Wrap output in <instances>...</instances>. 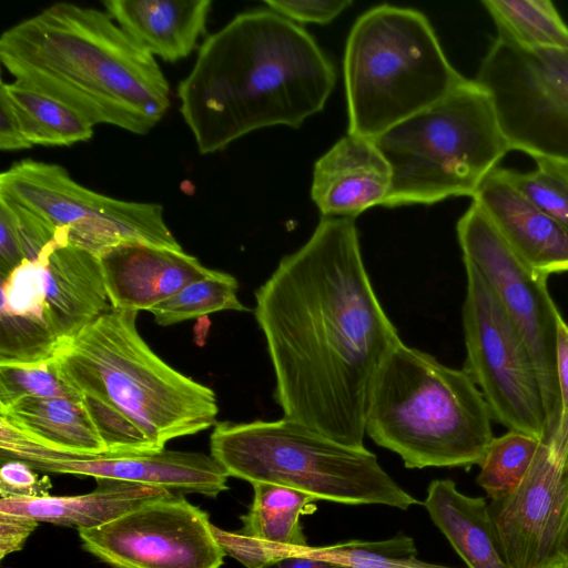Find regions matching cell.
Segmentation results:
<instances>
[{
	"label": "cell",
	"instance_id": "6da1fadb",
	"mask_svg": "<svg viewBox=\"0 0 568 568\" xmlns=\"http://www.w3.org/2000/svg\"><path fill=\"white\" fill-rule=\"evenodd\" d=\"M255 302L283 417L364 447L373 384L402 341L371 283L354 219L322 216Z\"/></svg>",
	"mask_w": 568,
	"mask_h": 568
},
{
	"label": "cell",
	"instance_id": "7a4b0ae2",
	"mask_svg": "<svg viewBox=\"0 0 568 568\" xmlns=\"http://www.w3.org/2000/svg\"><path fill=\"white\" fill-rule=\"evenodd\" d=\"M335 83L334 64L306 30L256 9L205 38L178 85L179 110L207 155L258 129L300 128L324 109Z\"/></svg>",
	"mask_w": 568,
	"mask_h": 568
},
{
	"label": "cell",
	"instance_id": "3957f363",
	"mask_svg": "<svg viewBox=\"0 0 568 568\" xmlns=\"http://www.w3.org/2000/svg\"><path fill=\"white\" fill-rule=\"evenodd\" d=\"M0 60L14 81L70 105L93 125L146 134L171 105L156 59L105 11L70 2L7 29Z\"/></svg>",
	"mask_w": 568,
	"mask_h": 568
},
{
	"label": "cell",
	"instance_id": "277c9868",
	"mask_svg": "<svg viewBox=\"0 0 568 568\" xmlns=\"http://www.w3.org/2000/svg\"><path fill=\"white\" fill-rule=\"evenodd\" d=\"M136 315L112 307L61 343L51 362L70 388L118 408L164 449L169 440L215 425L216 396L149 347Z\"/></svg>",
	"mask_w": 568,
	"mask_h": 568
},
{
	"label": "cell",
	"instance_id": "5b68a950",
	"mask_svg": "<svg viewBox=\"0 0 568 568\" xmlns=\"http://www.w3.org/2000/svg\"><path fill=\"white\" fill-rule=\"evenodd\" d=\"M486 400L464 369L399 342L369 396L365 434L406 468L480 465L494 439Z\"/></svg>",
	"mask_w": 568,
	"mask_h": 568
},
{
	"label": "cell",
	"instance_id": "8992f818",
	"mask_svg": "<svg viewBox=\"0 0 568 568\" xmlns=\"http://www.w3.org/2000/svg\"><path fill=\"white\" fill-rule=\"evenodd\" d=\"M348 134L375 139L434 105L464 78L422 12L381 4L364 12L346 41Z\"/></svg>",
	"mask_w": 568,
	"mask_h": 568
},
{
	"label": "cell",
	"instance_id": "52a82bcc",
	"mask_svg": "<svg viewBox=\"0 0 568 568\" xmlns=\"http://www.w3.org/2000/svg\"><path fill=\"white\" fill-rule=\"evenodd\" d=\"M373 141L392 169L386 207L473 197L511 151L489 93L469 79Z\"/></svg>",
	"mask_w": 568,
	"mask_h": 568
},
{
	"label": "cell",
	"instance_id": "ba28073f",
	"mask_svg": "<svg viewBox=\"0 0 568 568\" xmlns=\"http://www.w3.org/2000/svg\"><path fill=\"white\" fill-rule=\"evenodd\" d=\"M211 455L233 476L306 493L317 500L378 504L402 510L420 505L365 447H351L295 420L223 422L210 439Z\"/></svg>",
	"mask_w": 568,
	"mask_h": 568
},
{
	"label": "cell",
	"instance_id": "9c48e42d",
	"mask_svg": "<svg viewBox=\"0 0 568 568\" xmlns=\"http://www.w3.org/2000/svg\"><path fill=\"white\" fill-rule=\"evenodd\" d=\"M0 196L24 207L54 233L95 256L121 243L182 248L158 203L115 199L71 178L55 163L24 159L0 175Z\"/></svg>",
	"mask_w": 568,
	"mask_h": 568
},
{
	"label": "cell",
	"instance_id": "30bf717a",
	"mask_svg": "<svg viewBox=\"0 0 568 568\" xmlns=\"http://www.w3.org/2000/svg\"><path fill=\"white\" fill-rule=\"evenodd\" d=\"M475 81L511 150L568 164V48L526 49L496 37Z\"/></svg>",
	"mask_w": 568,
	"mask_h": 568
},
{
	"label": "cell",
	"instance_id": "8fae6325",
	"mask_svg": "<svg viewBox=\"0 0 568 568\" xmlns=\"http://www.w3.org/2000/svg\"><path fill=\"white\" fill-rule=\"evenodd\" d=\"M464 371L483 394L491 418L538 439L549 433L542 393L529 348L481 274L464 262Z\"/></svg>",
	"mask_w": 568,
	"mask_h": 568
},
{
	"label": "cell",
	"instance_id": "7c38bea8",
	"mask_svg": "<svg viewBox=\"0 0 568 568\" xmlns=\"http://www.w3.org/2000/svg\"><path fill=\"white\" fill-rule=\"evenodd\" d=\"M456 231L463 261L481 274L529 348L551 435L560 420L561 404L555 365L559 308L548 291V276L521 262L474 201L458 220Z\"/></svg>",
	"mask_w": 568,
	"mask_h": 568
},
{
	"label": "cell",
	"instance_id": "4fadbf2b",
	"mask_svg": "<svg viewBox=\"0 0 568 568\" xmlns=\"http://www.w3.org/2000/svg\"><path fill=\"white\" fill-rule=\"evenodd\" d=\"M212 526L205 511L172 494L79 536L112 568H220L225 552Z\"/></svg>",
	"mask_w": 568,
	"mask_h": 568
},
{
	"label": "cell",
	"instance_id": "5bb4252c",
	"mask_svg": "<svg viewBox=\"0 0 568 568\" xmlns=\"http://www.w3.org/2000/svg\"><path fill=\"white\" fill-rule=\"evenodd\" d=\"M0 459L21 460L39 471L142 483L173 494L209 497L227 489L230 477L212 455L166 449L140 454L72 453L48 446L1 419Z\"/></svg>",
	"mask_w": 568,
	"mask_h": 568
},
{
	"label": "cell",
	"instance_id": "9a60e30c",
	"mask_svg": "<svg viewBox=\"0 0 568 568\" xmlns=\"http://www.w3.org/2000/svg\"><path fill=\"white\" fill-rule=\"evenodd\" d=\"M568 412L540 440L523 483L510 496L491 500L489 511L513 568H541L558 556L567 493Z\"/></svg>",
	"mask_w": 568,
	"mask_h": 568
},
{
	"label": "cell",
	"instance_id": "2e32d148",
	"mask_svg": "<svg viewBox=\"0 0 568 568\" xmlns=\"http://www.w3.org/2000/svg\"><path fill=\"white\" fill-rule=\"evenodd\" d=\"M98 258L115 310L150 311L213 272L182 248L138 242L121 243Z\"/></svg>",
	"mask_w": 568,
	"mask_h": 568
},
{
	"label": "cell",
	"instance_id": "e0dca14e",
	"mask_svg": "<svg viewBox=\"0 0 568 568\" xmlns=\"http://www.w3.org/2000/svg\"><path fill=\"white\" fill-rule=\"evenodd\" d=\"M471 199L529 270L545 276L568 272V232L528 200L504 168L490 172Z\"/></svg>",
	"mask_w": 568,
	"mask_h": 568
},
{
	"label": "cell",
	"instance_id": "ac0fdd59",
	"mask_svg": "<svg viewBox=\"0 0 568 568\" xmlns=\"http://www.w3.org/2000/svg\"><path fill=\"white\" fill-rule=\"evenodd\" d=\"M44 278L45 320L58 346L112 308L98 256L68 242L63 231L38 256Z\"/></svg>",
	"mask_w": 568,
	"mask_h": 568
},
{
	"label": "cell",
	"instance_id": "d6986e66",
	"mask_svg": "<svg viewBox=\"0 0 568 568\" xmlns=\"http://www.w3.org/2000/svg\"><path fill=\"white\" fill-rule=\"evenodd\" d=\"M392 169L373 140L347 134L315 163L311 197L323 216L352 217L384 205Z\"/></svg>",
	"mask_w": 568,
	"mask_h": 568
},
{
	"label": "cell",
	"instance_id": "ffe728a7",
	"mask_svg": "<svg viewBox=\"0 0 568 568\" xmlns=\"http://www.w3.org/2000/svg\"><path fill=\"white\" fill-rule=\"evenodd\" d=\"M104 10L155 59L176 62L189 57L206 33L210 0H105Z\"/></svg>",
	"mask_w": 568,
	"mask_h": 568
},
{
	"label": "cell",
	"instance_id": "44dd1931",
	"mask_svg": "<svg viewBox=\"0 0 568 568\" xmlns=\"http://www.w3.org/2000/svg\"><path fill=\"white\" fill-rule=\"evenodd\" d=\"M93 491L79 496L1 498L0 513L78 529L95 528L173 493L142 483L97 478Z\"/></svg>",
	"mask_w": 568,
	"mask_h": 568
},
{
	"label": "cell",
	"instance_id": "7402d4cb",
	"mask_svg": "<svg viewBox=\"0 0 568 568\" xmlns=\"http://www.w3.org/2000/svg\"><path fill=\"white\" fill-rule=\"evenodd\" d=\"M423 505L467 568H513L483 497L460 493L452 479H435Z\"/></svg>",
	"mask_w": 568,
	"mask_h": 568
},
{
	"label": "cell",
	"instance_id": "603a6c76",
	"mask_svg": "<svg viewBox=\"0 0 568 568\" xmlns=\"http://www.w3.org/2000/svg\"><path fill=\"white\" fill-rule=\"evenodd\" d=\"M0 419L57 449L106 453L80 400L64 397H23L0 407Z\"/></svg>",
	"mask_w": 568,
	"mask_h": 568
},
{
	"label": "cell",
	"instance_id": "cb8c5ba5",
	"mask_svg": "<svg viewBox=\"0 0 568 568\" xmlns=\"http://www.w3.org/2000/svg\"><path fill=\"white\" fill-rule=\"evenodd\" d=\"M254 497L239 531L283 547H307L300 517L316 510L317 499L306 493L270 483H254Z\"/></svg>",
	"mask_w": 568,
	"mask_h": 568
},
{
	"label": "cell",
	"instance_id": "d4e9b609",
	"mask_svg": "<svg viewBox=\"0 0 568 568\" xmlns=\"http://www.w3.org/2000/svg\"><path fill=\"white\" fill-rule=\"evenodd\" d=\"M1 84L32 146H70L92 138L94 125L64 102L17 81Z\"/></svg>",
	"mask_w": 568,
	"mask_h": 568
},
{
	"label": "cell",
	"instance_id": "484cf974",
	"mask_svg": "<svg viewBox=\"0 0 568 568\" xmlns=\"http://www.w3.org/2000/svg\"><path fill=\"white\" fill-rule=\"evenodd\" d=\"M260 546L266 561L282 556H310L353 568H454L419 560L414 539L403 532L385 540H348L320 547H283L264 541Z\"/></svg>",
	"mask_w": 568,
	"mask_h": 568
},
{
	"label": "cell",
	"instance_id": "4316f807",
	"mask_svg": "<svg viewBox=\"0 0 568 568\" xmlns=\"http://www.w3.org/2000/svg\"><path fill=\"white\" fill-rule=\"evenodd\" d=\"M497 37L526 49L568 48V26L549 0H484Z\"/></svg>",
	"mask_w": 568,
	"mask_h": 568
},
{
	"label": "cell",
	"instance_id": "83f0119b",
	"mask_svg": "<svg viewBox=\"0 0 568 568\" xmlns=\"http://www.w3.org/2000/svg\"><path fill=\"white\" fill-rule=\"evenodd\" d=\"M540 439L509 430L489 444L479 465L477 484L491 500H499L517 490L537 454Z\"/></svg>",
	"mask_w": 568,
	"mask_h": 568
},
{
	"label": "cell",
	"instance_id": "f1b7e54d",
	"mask_svg": "<svg viewBox=\"0 0 568 568\" xmlns=\"http://www.w3.org/2000/svg\"><path fill=\"white\" fill-rule=\"evenodd\" d=\"M239 283L225 272L215 271L183 287L150 312L158 325L168 326L219 311H247L237 297Z\"/></svg>",
	"mask_w": 568,
	"mask_h": 568
},
{
	"label": "cell",
	"instance_id": "f546056e",
	"mask_svg": "<svg viewBox=\"0 0 568 568\" xmlns=\"http://www.w3.org/2000/svg\"><path fill=\"white\" fill-rule=\"evenodd\" d=\"M536 169H505L508 180L536 206L568 232V164L536 159Z\"/></svg>",
	"mask_w": 568,
	"mask_h": 568
},
{
	"label": "cell",
	"instance_id": "4dcf8cb0",
	"mask_svg": "<svg viewBox=\"0 0 568 568\" xmlns=\"http://www.w3.org/2000/svg\"><path fill=\"white\" fill-rule=\"evenodd\" d=\"M23 397L80 400V395L60 378L51 359L40 364L0 365V407Z\"/></svg>",
	"mask_w": 568,
	"mask_h": 568
},
{
	"label": "cell",
	"instance_id": "1f68e13d",
	"mask_svg": "<svg viewBox=\"0 0 568 568\" xmlns=\"http://www.w3.org/2000/svg\"><path fill=\"white\" fill-rule=\"evenodd\" d=\"M106 453H152L160 449L126 415L112 405L89 395H80Z\"/></svg>",
	"mask_w": 568,
	"mask_h": 568
},
{
	"label": "cell",
	"instance_id": "d6a6232c",
	"mask_svg": "<svg viewBox=\"0 0 568 568\" xmlns=\"http://www.w3.org/2000/svg\"><path fill=\"white\" fill-rule=\"evenodd\" d=\"M51 483L48 476L39 477L28 464L7 459L1 462V498H36L49 495Z\"/></svg>",
	"mask_w": 568,
	"mask_h": 568
},
{
	"label": "cell",
	"instance_id": "836d02e7",
	"mask_svg": "<svg viewBox=\"0 0 568 568\" xmlns=\"http://www.w3.org/2000/svg\"><path fill=\"white\" fill-rule=\"evenodd\" d=\"M267 9L302 23L326 24L353 4L351 0H266Z\"/></svg>",
	"mask_w": 568,
	"mask_h": 568
},
{
	"label": "cell",
	"instance_id": "e575fe53",
	"mask_svg": "<svg viewBox=\"0 0 568 568\" xmlns=\"http://www.w3.org/2000/svg\"><path fill=\"white\" fill-rule=\"evenodd\" d=\"M26 261L10 204L0 197V280Z\"/></svg>",
	"mask_w": 568,
	"mask_h": 568
},
{
	"label": "cell",
	"instance_id": "d590c367",
	"mask_svg": "<svg viewBox=\"0 0 568 568\" xmlns=\"http://www.w3.org/2000/svg\"><path fill=\"white\" fill-rule=\"evenodd\" d=\"M32 145L26 139L20 119L4 87L0 85V149L20 151Z\"/></svg>",
	"mask_w": 568,
	"mask_h": 568
},
{
	"label": "cell",
	"instance_id": "8d00e7d4",
	"mask_svg": "<svg viewBox=\"0 0 568 568\" xmlns=\"http://www.w3.org/2000/svg\"><path fill=\"white\" fill-rule=\"evenodd\" d=\"M38 523L29 517L0 513L1 559L8 554L20 550L27 538L37 528Z\"/></svg>",
	"mask_w": 568,
	"mask_h": 568
},
{
	"label": "cell",
	"instance_id": "74e56055",
	"mask_svg": "<svg viewBox=\"0 0 568 568\" xmlns=\"http://www.w3.org/2000/svg\"><path fill=\"white\" fill-rule=\"evenodd\" d=\"M555 365L564 415L568 412V324L560 311L556 315Z\"/></svg>",
	"mask_w": 568,
	"mask_h": 568
},
{
	"label": "cell",
	"instance_id": "f35d334b",
	"mask_svg": "<svg viewBox=\"0 0 568 568\" xmlns=\"http://www.w3.org/2000/svg\"><path fill=\"white\" fill-rule=\"evenodd\" d=\"M260 568H353L347 565L334 562L310 556H282L276 557Z\"/></svg>",
	"mask_w": 568,
	"mask_h": 568
},
{
	"label": "cell",
	"instance_id": "ab89813d",
	"mask_svg": "<svg viewBox=\"0 0 568 568\" xmlns=\"http://www.w3.org/2000/svg\"><path fill=\"white\" fill-rule=\"evenodd\" d=\"M565 484H566V493H567V504H566V513L564 525L560 534L559 545H558V556H564L568 558V455L565 463Z\"/></svg>",
	"mask_w": 568,
	"mask_h": 568
},
{
	"label": "cell",
	"instance_id": "60d3db41",
	"mask_svg": "<svg viewBox=\"0 0 568 568\" xmlns=\"http://www.w3.org/2000/svg\"><path fill=\"white\" fill-rule=\"evenodd\" d=\"M541 568H568V558L557 556Z\"/></svg>",
	"mask_w": 568,
	"mask_h": 568
}]
</instances>
